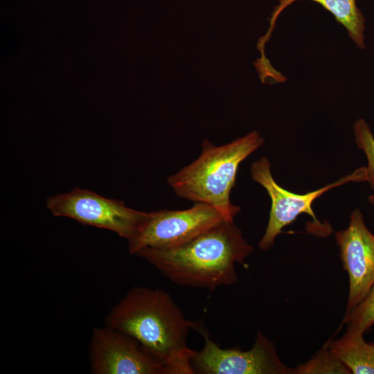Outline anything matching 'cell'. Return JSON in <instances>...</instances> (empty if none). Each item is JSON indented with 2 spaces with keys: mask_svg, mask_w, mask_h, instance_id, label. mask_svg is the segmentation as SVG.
Returning a JSON list of instances; mask_svg holds the SVG:
<instances>
[{
  "mask_svg": "<svg viewBox=\"0 0 374 374\" xmlns=\"http://www.w3.org/2000/svg\"><path fill=\"white\" fill-rule=\"evenodd\" d=\"M188 321L166 292L132 288L110 310L105 326L136 339L166 366L168 374H193L190 360L195 350L187 346Z\"/></svg>",
  "mask_w": 374,
  "mask_h": 374,
  "instance_id": "obj_1",
  "label": "cell"
},
{
  "mask_svg": "<svg viewBox=\"0 0 374 374\" xmlns=\"http://www.w3.org/2000/svg\"><path fill=\"white\" fill-rule=\"evenodd\" d=\"M253 251L233 221L224 220L172 248H144L134 253L176 284L215 290L237 282L236 262Z\"/></svg>",
  "mask_w": 374,
  "mask_h": 374,
  "instance_id": "obj_2",
  "label": "cell"
},
{
  "mask_svg": "<svg viewBox=\"0 0 374 374\" xmlns=\"http://www.w3.org/2000/svg\"><path fill=\"white\" fill-rule=\"evenodd\" d=\"M263 143L258 131L220 146L204 140L197 159L169 176L167 181L178 197L211 205L226 220L233 221L240 208L233 204L230 195L239 166Z\"/></svg>",
  "mask_w": 374,
  "mask_h": 374,
  "instance_id": "obj_3",
  "label": "cell"
},
{
  "mask_svg": "<svg viewBox=\"0 0 374 374\" xmlns=\"http://www.w3.org/2000/svg\"><path fill=\"white\" fill-rule=\"evenodd\" d=\"M46 206L55 216L69 217L84 225L112 231L128 241L148 215V213L126 206L121 201L78 188L48 197Z\"/></svg>",
  "mask_w": 374,
  "mask_h": 374,
  "instance_id": "obj_4",
  "label": "cell"
},
{
  "mask_svg": "<svg viewBox=\"0 0 374 374\" xmlns=\"http://www.w3.org/2000/svg\"><path fill=\"white\" fill-rule=\"evenodd\" d=\"M226 220L214 207L195 202L184 210L163 209L148 213L134 236L128 241L134 254L144 248L168 249L181 245Z\"/></svg>",
  "mask_w": 374,
  "mask_h": 374,
  "instance_id": "obj_5",
  "label": "cell"
},
{
  "mask_svg": "<svg viewBox=\"0 0 374 374\" xmlns=\"http://www.w3.org/2000/svg\"><path fill=\"white\" fill-rule=\"evenodd\" d=\"M204 339L202 349L195 352L190 364L194 373L201 374H292L293 368L279 359L274 344L260 331L247 351L221 348L208 337L201 323L197 328Z\"/></svg>",
  "mask_w": 374,
  "mask_h": 374,
  "instance_id": "obj_6",
  "label": "cell"
},
{
  "mask_svg": "<svg viewBox=\"0 0 374 374\" xmlns=\"http://www.w3.org/2000/svg\"><path fill=\"white\" fill-rule=\"evenodd\" d=\"M251 175L253 181L266 190L271 202L268 224L258 244L262 250L270 249L282 229L292 223L301 213L308 214L318 222L312 204L326 191L350 181H366V167H361L350 175L319 189L298 194L287 190L277 184L271 174L270 162L265 157H261L252 163Z\"/></svg>",
  "mask_w": 374,
  "mask_h": 374,
  "instance_id": "obj_7",
  "label": "cell"
},
{
  "mask_svg": "<svg viewBox=\"0 0 374 374\" xmlns=\"http://www.w3.org/2000/svg\"><path fill=\"white\" fill-rule=\"evenodd\" d=\"M89 362L95 374H168L164 364L136 339L107 326L93 331Z\"/></svg>",
  "mask_w": 374,
  "mask_h": 374,
  "instance_id": "obj_8",
  "label": "cell"
},
{
  "mask_svg": "<svg viewBox=\"0 0 374 374\" xmlns=\"http://www.w3.org/2000/svg\"><path fill=\"white\" fill-rule=\"evenodd\" d=\"M349 292L345 314L354 309L374 285V235L366 226L361 211L354 210L346 229L335 233Z\"/></svg>",
  "mask_w": 374,
  "mask_h": 374,
  "instance_id": "obj_9",
  "label": "cell"
},
{
  "mask_svg": "<svg viewBox=\"0 0 374 374\" xmlns=\"http://www.w3.org/2000/svg\"><path fill=\"white\" fill-rule=\"evenodd\" d=\"M299 0H278L269 19V28L267 33L258 40L257 46L261 55L264 47L269 39L279 15L290 5ZM320 4L330 12L337 22L346 29L349 37L360 49L365 48L364 34L366 18L362 10L357 6L356 0H310Z\"/></svg>",
  "mask_w": 374,
  "mask_h": 374,
  "instance_id": "obj_10",
  "label": "cell"
},
{
  "mask_svg": "<svg viewBox=\"0 0 374 374\" xmlns=\"http://www.w3.org/2000/svg\"><path fill=\"white\" fill-rule=\"evenodd\" d=\"M363 333L347 330L339 339L328 341L330 350L353 374H374V346Z\"/></svg>",
  "mask_w": 374,
  "mask_h": 374,
  "instance_id": "obj_11",
  "label": "cell"
},
{
  "mask_svg": "<svg viewBox=\"0 0 374 374\" xmlns=\"http://www.w3.org/2000/svg\"><path fill=\"white\" fill-rule=\"evenodd\" d=\"M350 374V369L330 350L328 342L310 360L293 368V374Z\"/></svg>",
  "mask_w": 374,
  "mask_h": 374,
  "instance_id": "obj_12",
  "label": "cell"
},
{
  "mask_svg": "<svg viewBox=\"0 0 374 374\" xmlns=\"http://www.w3.org/2000/svg\"><path fill=\"white\" fill-rule=\"evenodd\" d=\"M343 323L347 330L364 333L374 324V285L366 296L349 313L345 314Z\"/></svg>",
  "mask_w": 374,
  "mask_h": 374,
  "instance_id": "obj_13",
  "label": "cell"
},
{
  "mask_svg": "<svg viewBox=\"0 0 374 374\" xmlns=\"http://www.w3.org/2000/svg\"><path fill=\"white\" fill-rule=\"evenodd\" d=\"M353 130L356 143L364 152L367 158L366 181L371 188L374 189V136L368 125L363 118L355 122Z\"/></svg>",
  "mask_w": 374,
  "mask_h": 374,
  "instance_id": "obj_14",
  "label": "cell"
},
{
  "mask_svg": "<svg viewBox=\"0 0 374 374\" xmlns=\"http://www.w3.org/2000/svg\"><path fill=\"white\" fill-rule=\"evenodd\" d=\"M368 201L373 205H374V195L369 196Z\"/></svg>",
  "mask_w": 374,
  "mask_h": 374,
  "instance_id": "obj_15",
  "label": "cell"
},
{
  "mask_svg": "<svg viewBox=\"0 0 374 374\" xmlns=\"http://www.w3.org/2000/svg\"><path fill=\"white\" fill-rule=\"evenodd\" d=\"M372 345L374 346V343H372Z\"/></svg>",
  "mask_w": 374,
  "mask_h": 374,
  "instance_id": "obj_16",
  "label": "cell"
}]
</instances>
